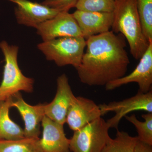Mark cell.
I'll list each match as a JSON object with an SVG mask.
<instances>
[{
    "label": "cell",
    "mask_w": 152,
    "mask_h": 152,
    "mask_svg": "<svg viewBox=\"0 0 152 152\" xmlns=\"http://www.w3.org/2000/svg\"><path fill=\"white\" fill-rule=\"evenodd\" d=\"M86 51L76 69L81 82L86 85L105 86L126 75L130 64L126 39L112 31L86 40Z\"/></svg>",
    "instance_id": "6da1fadb"
},
{
    "label": "cell",
    "mask_w": 152,
    "mask_h": 152,
    "mask_svg": "<svg viewBox=\"0 0 152 152\" xmlns=\"http://www.w3.org/2000/svg\"><path fill=\"white\" fill-rule=\"evenodd\" d=\"M78 0H45L42 3L49 7L56 9L60 12H69L75 7Z\"/></svg>",
    "instance_id": "44dd1931"
},
{
    "label": "cell",
    "mask_w": 152,
    "mask_h": 152,
    "mask_svg": "<svg viewBox=\"0 0 152 152\" xmlns=\"http://www.w3.org/2000/svg\"><path fill=\"white\" fill-rule=\"evenodd\" d=\"M110 128L102 117L74 132L70 139L71 152H102L110 138Z\"/></svg>",
    "instance_id": "5b68a950"
},
{
    "label": "cell",
    "mask_w": 152,
    "mask_h": 152,
    "mask_svg": "<svg viewBox=\"0 0 152 152\" xmlns=\"http://www.w3.org/2000/svg\"><path fill=\"white\" fill-rule=\"evenodd\" d=\"M134 152H152V146L141 141L138 139Z\"/></svg>",
    "instance_id": "7402d4cb"
},
{
    "label": "cell",
    "mask_w": 152,
    "mask_h": 152,
    "mask_svg": "<svg viewBox=\"0 0 152 152\" xmlns=\"http://www.w3.org/2000/svg\"><path fill=\"white\" fill-rule=\"evenodd\" d=\"M142 117L144 121H139L135 114L125 118L135 127L139 140L152 146V113L142 114Z\"/></svg>",
    "instance_id": "ac0fdd59"
},
{
    "label": "cell",
    "mask_w": 152,
    "mask_h": 152,
    "mask_svg": "<svg viewBox=\"0 0 152 152\" xmlns=\"http://www.w3.org/2000/svg\"><path fill=\"white\" fill-rule=\"evenodd\" d=\"M42 137L40 139L44 152H71L70 139L66 137L64 125L45 115L42 120Z\"/></svg>",
    "instance_id": "5bb4252c"
},
{
    "label": "cell",
    "mask_w": 152,
    "mask_h": 152,
    "mask_svg": "<svg viewBox=\"0 0 152 152\" xmlns=\"http://www.w3.org/2000/svg\"><path fill=\"white\" fill-rule=\"evenodd\" d=\"M2 101L1 100V99H0V103H1V102Z\"/></svg>",
    "instance_id": "603a6c76"
},
{
    "label": "cell",
    "mask_w": 152,
    "mask_h": 152,
    "mask_svg": "<svg viewBox=\"0 0 152 152\" xmlns=\"http://www.w3.org/2000/svg\"><path fill=\"white\" fill-rule=\"evenodd\" d=\"M75 7L87 12H113L115 0H78Z\"/></svg>",
    "instance_id": "ffe728a7"
},
{
    "label": "cell",
    "mask_w": 152,
    "mask_h": 152,
    "mask_svg": "<svg viewBox=\"0 0 152 152\" xmlns=\"http://www.w3.org/2000/svg\"><path fill=\"white\" fill-rule=\"evenodd\" d=\"M0 152H44L40 139L24 138L17 140H0Z\"/></svg>",
    "instance_id": "e0dca14e"
},
{
    "label": "cell",
    "mask_w": 152,
    "mask_h": 152,
    "mask_svg": "<svg viewBox=\"0 0 152 152\" xmlns=\"http://www.w3.org/2000/svg\"><path fill=\"white\" fill-rule=\"evenodd\" d=\"M102 116L110 112H114L115 115L106 121L110 128L118 130L121 120L128 114L136 111H143L152 113V90L147 93L138 91L131 97L122 101H114L108 104L99 105Z\"/></svg>",
    "instance_id": "8992f818"
},
{
    "label": "cell",
    "mask_w": 152,
    "mask_h": 152,
    "mask_svg": "<svg viewBox=\"0 0 152 152\" xmlns=\"http://www.w3.org/2000/svg\"><path fill=\"white\" fill-rule=\"evenodd\" d=\"M137 137L117 130L115 137L110 138L102 152H134Z\"/></svg>",
    "instance_id": "2e32d148"
},
{
    "label": "cell",
    "mask_w": 152,
    "mask_h": 152,
    "mask_svg": "<svg viewBox=\"0 0 152 152\" xmlns=\"http://www.w3.org/2000/svg\"><path fill=\"white\" fill-rule=\"evenodd\" d=\"M86 45L83 37H66L43 42L37 47L47 60L53 61L57 66L72 65L77 69L80 64Z\"/></svg>",
    "instance_id": "277c9868"
},
{
    "label": "cell",
    "mask_w": 152,
    "mask_h": 152,
    "mask_svg": "<svg viewBox=\"0 0 152 152\" xmlns=\"http://www.w3.org/2000/svg\"><path fill=\"white\" fill-rule=\"evenodd\" d=\"M137 8L145 37L152 41V0H136Z\"/></svg>",
    "instance_id": "d6986e66"
},
{
    "label": "cell",
    "mask_w": 152,
    "mask_h": 152,
    "mask_svg": "<svg viewBox=\"0 0 152 152\" xmlns=\"http://www.w3.org/2000/svg\"><path fill=\"white\" fill-rule=\"evenodd\" d=\"M102 116L99 105L94 101L75 96L68 110L66 123L75 132Z\"/></svg>",
    "instance_id": "30bf717a"
},
{
    "label": "cell",
    "mask_w": 152,
    "mask_h": 152,
    "mask_svg": "<svg viewBox=\"0 0 152 152\" xmlns=\"http://www.w3.org/2000/svg\"><path fill=\"white\" fill-rule=\"evenodd\" d=\"M113 13L111 31L124 36L131 55L135 59L140 60L151 41L147 39L143 32L136 0H115Z\"/></svg>",
    "instance_id": "7a4b0ae2"
},
{
    "label": "cell",
    "mask_w": 152,
    "mask_h": 152,
    "mask_svg": "<svg viewBox=\"0 0 152 152\" xmlns=\"http://www.w3.org/2000/svg\"><path fill=\"white\" fill-rule=\"evenodd\" d=\"M12 107L18 110L24 122V134L26 138L39 139L40 125L45 116V104L31 105L27 103L20 93L12 96Z\"/></svg>",
    "instance_id": "4fadbf2b"
},
{
    "label": "cell",
    "mask_w": 152,
    "mask_h": 152,
    "mask_svg": "<svg viewBox=\"0 0 152 152\" xmlns=\"http://www.w3.org/2000/svg\"><path fill=\"white\" fill-rule=\"evenodd\" d=\"M57 92L51 102L45 104V115L50 119L64 125L66 123L68 110L74 97L66 74L58 77Z\"/></svg>",
    "instance_id": "8fae6325"
},
{
    "label": "cell",
    "mask_w": 152,
    "mask_h": 152,
    "mask_svg": "<svg viewBox=\"0 0 152 152\" xmlns=\"http://www.w3.org/2000/svg\"><path fill=\"white\" fill-rule=\"evenodd\" d=\"M5 58L3 77L0 85V99L4 101L20 91L31 93L33 91L34 80L24 75L18 62L19 48L10 45L6 41L0 43Z\"/></svg>",
    "instance_id": "3957f363"
},
{
    "label": "cell",
    "mask_w": 152,
    "mask_h": 152,
    "mask_svg": "<svg viewBox=\"0 0 152 152\" xmlns=\"http://www.w3.org/2000/svg\"><path fill=\"white\" fill-rule=\"evenodd\" d=\"M138 64L132 72L107 84V91H112L130 83H137L138 91L147 93L152 90V41L140 59Z\"/></svg>",
    "instance_id": "52a82bcc"
},
{
    "label": "cell",
    "mask_w": 152,
    "mask_h": 152,
    "mask_svg": "<svg viewBox=\"0 0 152 152\" xmlns=\"http://www.w3.org/2000/svg\"><path fill=\"white\" fill-rule=\"evenodd\" d=\"M12 97L2 101L0 103V140L14 141L24 138V130L12 121L9 110L12 107Z\"/></svg>",
    "instance_id": "9a60e30c"
},
{
    "label": "cell",
    "mask_w": 152,
    "mask_h": 152,
    "mask_svg": "<svg viewBox=\"0 0 152 152\" xmlns=\"http://www.w3.org/2000/svg\"><path fill=\"white\" fill-rule=\"evenodd\" d=\"M37 33L43 42L66 37H82L72 14L60 12L56 16L43 22L37 28Z\"/></svg>",
    "instance_id": "ba28073f"
},
{
    "label": "cell",
    "mask_w": 152,
    "mask_h": 152,
    "mask_svg": "<svg viewBox=\"0 0 152 152\" xmlns=\"http://www.w3.org/2000/svg\"><path fill=\"white\" fill-rule=\"evenodd\" d=\"M72 15L78 25L82 37L86 40L92 36L111 31L113 20V12L76 10Z\"/></svg>",
    "instance_id": "7c38bea8"
},
{
    "label": "cell",
    "mask_w": 152,
    "mask_h": 152,
    "mask_svg": "<svg viewBox=\"0 0 152 152\" xmlns=\"http://www.w3.org/2000/svg\"><path fill=\"white\" fill-rule=\"evenodd\" d=\"M16 4L15 13L19 24L37 28L39 25L60 12L42 4L29 0H8Z\"/></svg>",
    "instance_id": "9c48e42d"
}]
</instances>
